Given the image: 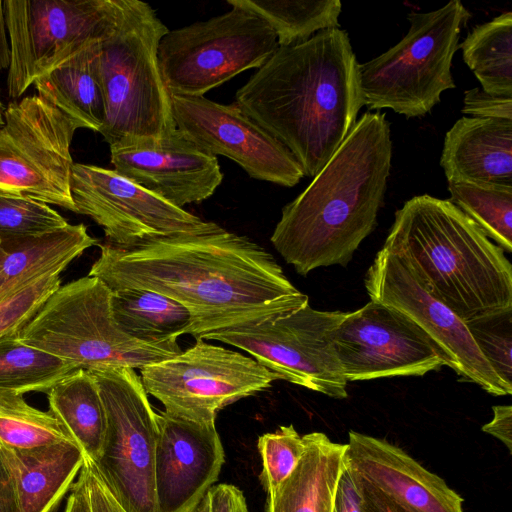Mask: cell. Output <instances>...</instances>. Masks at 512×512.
Here are the masks:
<instances>
[{"label":"cell","instance_id":"obj_1","mask_svg":"<svg viewBox=\"0 0 512 512\" xmlns=\"http://www.w3.org/2000/svg\"><path fill=\"white\" fill-rule=\"evenodd\" d=\"M89 276L112 291L142 289L181 303L196 340L255 325L309 303L272 254L214 222L133 247L99 245Z\"/></svg>","mask_w":512,"mask_h":512},{"label":"cell","instance_id":"obj_2","mask_svg":"<svg viewBox=\"0 0 512 512\" xmlns=\"http://www.w3.org/2000/svg\"><path fill=\"white\" fill-rule=\"evenodd\" d=\"M359 66L345 30H322L279 47L236 92L235 103L314 178L364 105Z\"/></svg>","mask_w":512,"mask_h":512},{"label":"cell","instance_id":"obj_3","mask_svg":"<svg viewBox=\"0 0 512 512\" xmlns=\"http://www.w3.org/2000/svg\"><path fill=\"white\" fill-rule=\"evenodd\" d=\"M391 160L386 114L367 111L308 187L283 207L270 241L299 275L347 266L377 226Z\"/></svg>","mask_w":512,"mask_h":512},{"label":"cell","instance_id":"obj_4","mask_svg":"<svg viewBox=\"0 0 512 512\" xmlns=\"http://www.w3.org/2000/svg\"><path fill=\"white\" fill-rule=\"evenodd\" d=\"M383 248L464 322L512 308V265L504 250L448 199L407 200Z\"/></svg>","mask_w":512,"mask_h":512},{"label":"cell","instance_id":"obj_5","mask_svg":"<svg viewBox=\"0 0 512 512\" xmlns=\"http://www.w3.org/2000/svg\"><path fill=\"white\" fill-rule=\"evenodd\" d=\"M167 32L148 3L123 0L116 28L100 42L105 117L99 133L109 146L157 143L175 132L171 94L158 60Z\"/></svg>","mask_w":512,"mask_h":512},{"label":"cell","instance_id":"obj_6","mask_svg":"<svg viewBox=\"0 0 512 512\" xmlns=\"http://www.w3.org/2000/svg\"><path fill=\"white\" fill-rule=\"evenodd\" d=\"M112 294L103 281L89 275L60 285L18 332V339L74 370H141L182 352L176 340L144 342L125 333L113 316Z\"/></svg>","mask_w":512,"mask_h":512},{"label":"cell","instance_id":"obj_7","mask_svg":"<svg viewBox=\"0 0 512 512\" xmlns=\"http://www.w3.org/2000/svg\"><path fill=\"white\" fill-rule=\"evenodd\" d=\"M470 18L459 0L426 13L407 15V34L383 54L360 64L364 105L422 117L456 87L451 65L462 28Z\"/></svg>","mask_w":512,"mask_h":512},{"label":"cell","instance_id":"obj_8","mask_svg":"<svg viewBox=\"0 0 512 512\" xmlns=\"http://www.w3.org/2000/svg\"><path fill=\"white\" fill-rule=\"evenodd\" d=\"M231 9L206 21L168 30L158 46L160 70L171 95L204 96L252 68L279 48L270 25L252 10Z\"/></svg>","mask_w":512,"mask_h":512},{"label":"cell","instance_id":"obj_9","mask_svg":"<svg viewBox=\"0 0 512 512\" xmlns=\"http://www.w3.org/2000/svg\"><path fill=\"white\" fill-rule=\"evenodd\" d=\"M123 0H5L11 60L7 90L20 97L34 81L112 34Z\"/></svg>","mask_w":512,"mask_h":512},{"label":"cell","instance_id":"obj_10","mask_svg":"<svg viewBox=\"0 0 512 512\" xmlns=\"http://www.w3.org/2000/svg\"><path fill=\"white\" fill-rule=\"evenodd\" d=\"M106 414V431L94 467L126 512H157L154 460L157 413L132 368L90 371Z\"/></svg>","mask_w":512,"mask_h":512},{"label":"cell","instance_id":"obj_11","mask_svg":"<svg viewBox=\"0 0 512 512\" xmlns=\"http://www.w3.org/2000/svg\"><path fill=\"white\" fill-rule=\"evenodd\" d=\"M78 125L39 94L11 102L0 126V194L77 213L70 147Z\"/></svg>","mask_w":512,"mask_h":512},{"label":"cell","instance_id":"obj_12","mask_svg":"<svg viewBox=\"0 0 512 512\" xmlns=\"http://www.w3.org/2000/svg\"><path fill=\"white\" fill-rule=\"evenodd\" d=\"M346 313L316 310L308 303L270 320L205 339L244 350L278 380L344 399L348 382L333 340Z\"/></svg>","mask_w":512,"mask_h":512},{"label":"cell","instance_id":"obj_13","mask_svg":"<svg viewBox=\"0 0 512 512\" xmlns=\"http://www.w3.org/2000/svg\"><path fill=\"white\" fill-rule=\"evenodd\" d=\"M140 371L145 391L164 405L165 412L198 422L215 421L224 407L278 380L252 357L203 339Z\"/></svg>","mask_w":512,"mask_h":512},{"label":"cell","instance_id":"obj_14","mask_svg":"<svg viewBox=\"0 0 512 512\" xmlns=\"http://www.w3.org/2000/svg\"><path fill=\"white\" fill-rule=\"evenodd\" d=\"M364 284L371 301L394 308L418 326L444 365L464 381L494 396L512 393L479 351L465 322L431 296L402 259L382 247L366 272Z\"/></svg>","mask_w":512,"mask_h":512},{"label":"cell","instance_id":"obj_15","mask_svg":"<svg viewBox=\"0 0 512 512\" xmlns=\"http://www.w3.org/2000/svg\"><path fill=\"white\" fill-rule=\"evenodd\" d=\"M70 190L77 213L90 217L108 243L120 247L197 232L209 224L114 169L74 163Z\"/></svg>","mask_w":512,"mask_h":512},{"label":"cell","instance_id":"obj_16","mask_svg":"<svg viewBox=\"0 0 512 512\" xmlns=\"http://www.w3.org/2000/svg\"><path fill=\"white\" fill-rule=\"evenodd\" d=\"M335 350L344 376L365 381L394 376H423L444 361L409 318L392 307L371 301L346 313L334 333Z\"/></svg>","mask_w":512,"mask_h":512},{"label":"cell","instance_id":"obj_17","mask_svg":"<svg viewBox=\"0 0 512 512\" xmlns=\"http://www.w3.org/2000/svg\"><path fill=\"white\" fill-rule=\"evenodd\" d=\"M176 129L203 151L236 162L251 178L293 187L305 176L293 154L237 103L171 95Z\"/></svg>","mask_w":512,"mask_h":512},{"label":"cell","instance_id":"obj_18","mask_svg":"<svg viewBox=\"0 0 512 512\" xmlns=\"http://www.w3.org/2000/svg\"><path fill=\"white\" fill-rule=\"evenodd\" d=\"M154 460L157 512H194L218 480L225 461L215 421L157 413Z\"/></svg>","mask_w":512,"mask_h":512},{"label":"cell","instance_id":"obj_19","mask_svg":"<svg viewBox=\"0 0 512 512\" xmlns=\"http://www.w3.org/2000/svg\"><path fill=\"white\" fill-rule=\"evenodd\" d=\"M110 155L116 172L179 208L208 199L223 180L217 157L177 129L157 143L110 146Z\"/></svg>","mask_w":512,"mask_h":512},{"label":"cell","instance_id":"obj_20","mask_svg":"<svg viewBox=\"0 0 512 512\" xmlns=\"http://www.w3.org/2000/svg\"><path fill=\"white\" fill-rule=\"evenodd\" d=\"M346 444L347 466L404 512H464L463 498L398 446L356 431Z\"/></svg>","mask_w":512,"mask_h":512},{"label":"cell","instance_id":"obj_21","mask_svg":"<svg viewBox=\"0 0 512 512\" xmlns=\"http://www.w3.org/2000/svg\"><path fill=\"white\" fill-rule=\"evenodd\" d=\"M440 165L448 183L512 187V120L461 117L445 135Z\"/></svg>","mask_w":512,"mask_h":512},{"label":"cell","instance_id":"obj_22","mask_svg":"<svg viewBox=\"0 0 512 512\" xmlns=\"http://www.w3.org/2000/svg\"><path fill=\"white\" fill-rule=\"evenodd\" d=\"M0 452L11 472L20 512H54L85 463L72 441L33 447H7Z\"/></svg>","mask_w":512,"mask_h":512},{"label":"cell","instance_id":"obj_23","mask_svg":"<svg viewBox=\"0 0 512 512\" xmlns=\"http://www.w3.org/2000/svg\"><path fill=\"white\" fill-rule=\"evenodd\" d=\"M97 244L84 224H68L39 236L0 240V302L42 277L61 274Z\"/></svg>","mask_w":512,"mask_h":512},{"label":"cell","instance_id":"obj_24","mask_svg":"<svg viewBox=\"0 0 512 512\" xmlns=\"http://www.w3.org/2000/svg\"><path fill=\"white\" fill-rule=\"evenodd\" d=\"M306 449L291 474L267 497V512H333L347 444L322 432L305 434Z\"/></svg>","mask_w":512,"mask_h":512},{"label":"cell","instance_id":"obj_25","mask_svg":"<svg viewBox=\"0 0 512 512\" xmlns=\"http://www.w3.org/2000/svg\"><path fill=\"white\" fill-rule=\"evenodd\" d=\"M100 42L81 49L34 85L38 94L72 119L79 128L100 132L105 107L98 72Z\"/></svg>","mask_w":512,"mask_h":512},{"label":"cell","instance_id":"obj_26","mask_svg":"<svg viewBox=\"0 0 512 512\" xmlns=\"http://www.w3.org/2000/svg\"><path fill=\"white\" fill-rule=\"evenodd\" d=\"M49 412L86 460L95 462L101 452L106 431L103 401L92 373L71 371L47 392Z\"/></svg>","mask_w":512,"mask_h":512},{"label":"cell","instance_id":"obj_27","mask_svg":"<svg viewBox=\"0 0 512 512\" xmlns=\"http://www.w3.org/2000/svg\"><path fill=\"white\" fill-rule=\"evenodd\" d=\"M112 292L115 321L135 339L144 342L177 340L191 325L189 311L163 294L142 289Z\"/></svg>","mask_w":512,"mask_h":512},{"label":"cell","instance_id":"obj_28","mask_svg":"<svg viewBox=\"0 0 512 512\" xmlns=\"http://www.w3.org/2000/svg\"><path fill=\"white\" fill-rule=\"evenodd\" d=\"M458 48L483 91L512 97V12L474 26Z\"/></svg>","mask_w":512,"mask_h":512},{"label":"cell","instance_id":"obj_29","mask_svg":"<svg viewBox=\"0 0 512 512\" xmlns=\"http://www.w3.org/2000/svg\"><path fill=\"white\" fill-rule=\"evenodd\" d=\"M244 6L273 29L279 47L298 45L316 33L339 28L342 4L339 0H231Z\"/></svg>","mask_w":512,"mask_h":512},{"label":"cell","instance_id":"obj_30","mask_svg":"<svg viewBox=\"0 0 512 512\" xmlns=\"http://www.w3.org/2000/svg\"><path fill=\"white\" fill-rule=\"evenodd\" d=\"M74 369L65 361L18 339H0V390L18 394L45 392Z\"/></svg>","mask_w":512,"mask_h":512},{"label":"cell","instance_id":"obj_31","mask_svg":"<svg viewBox=\"0 0 512 512\" xmlns=\"http://www.w3.org/2000/svg\"><path fill=\"white\" fill-rule=\"evenodd\" d=\"M448 199L504 252H512V187L449 182Z\"/></svg>","mask_w":512,"mask_h":512},{"label":"cell","instance_id":"obj_32","mask_svg":"<svg viewBox=\"0 0 512 512\" xmlns=\"http://www.w3.org/2000/svg\"><path fill=\"white\" fill-rule=\"evenodd\" d=\"M59 441L72 440L49 411L29 405L21 394L0 390V445L24 448Z\"/></svg>","mask_w":512,"mask_h":512},{"label":"cell","instance_id":"obj_33","mask_svg":"<svg viewBox=\"0 0 512 512\" xmlns=\"http://www.w3.org/2000/svg\"><path fill=\"white\" fill-rule=\"evenodd\" d=\"M68 224L47 203L29 197L0 194V240L39 236Z\"/></svg>","mask_w":512,"mask_h":512},{"label":"cell","instance_id":"obj_34","mask_svg":"<svg viewBox=\"0 0 512 512\" xmlns=\"http://www.w3.org/2000/svg\"><path fill=\"white\" fill-rule=\"evenodd\" d=\"M465 324L491 368L512 388V308L471 319Z\"/></svg>","mask_w":512,"mask_h":512},{"label":"cell","instance_id":"obj_35","mask_svg":"<svg viewBox=\"0 0 512 512\" xmlns=\"http://www.w3.org/2000/svg\"><path fill=\"white\" fill-rule=\"evenodd\" d=\"M262 458L260 481L271 494L294 470L306 449L305 436H300L293 425L280 426L276 431L258 438Z\"/></svg>","mask_w":512,"mask_h":512},{"label":"cell","instance_id":"obj_36","mask_svg":"<svg viewBox=\"0 0 512 512\" xmlns=\"http://www.w3.org/2000/svg\"><path fill=\"white\" fill-rule=\"evenodd\" d=\"M61 274L42 277L0 302V339L18 333L61 285Z\"/></svg>","mask_w":512,"mask_h":512},{"label":"cell","instance_id":"obj_37","mask_svg":"<svg viewBox=\"0 0 512 512\" xmlns=\"http://www.w3.org/2000/svg\"><path fill=\"white\" fill-rule=\"evenodd\" d=\"M462 113L474 118L512 120V97L472 88L464 92Z\"/></svg>","mask_w":512,"mask_h":512},{"label":"cell","instance_id":"obj_38","mask_svg":"<svg viewBox=\"0 0 512 512\" xmlns=\"http://www.w3.org/2000/svg\"><path fill=\"white\" fill-rule=\"evenodd\" d=\"M194 512H249L243 492L232 484L213 485Z\"/></svg>","mask_w":512,"mask_h":512},{"label":"cell","instance_id":"obj_39","mask_svg":"<svg viewBox=\"0 0 512 512\" xmlns=\"http://www.w3.org/2000/svg\"><path fill=\"white\" fill-rule=\"evenodd\" d=\"M80 475L85 482L91 512H126L101 480L91 461L85 460Z\"/></svg>","mask_w":512,"mask_h":512},{"label":"cell","instance_id":"obj_40","mask_svg":"<svg viewBox=\"0 0 512 512\" xmlns=\"http://www.w3.org/2000/svg\"><path fill=\"white\" fill-rule=\"evenodd\" d=\"M333 512H362V496L356 475L347 466L338 481Z\"/></svg>","mask_w":512,"mask_h":512},{"label":"cell","instance_id":"obj_41","mask_svg":"<svg viewBox=\"0 0 512 512\" xmlns=\"http://www.w3.org/2000/svg\"><path fill=\"white\" fill-rule=\"evenodd\" d=\"M493 419L482 427V431L500 440L511 453L512 448V406L492 407Z\"/></svg>","mask_w":512,"mask_h":512},{"label":"cell","instance_id":"obj_42","mask_svg":"<svg viewBox=\"0 0 512 512\" xmlns=\"http://www.w3.org/2000/svg\"><path fill=\"white\" fill-rule=\"evenodd\" d=\"M0 512H20L11 472L0 452Z\"/></svg>","mask_w":512,"mask_h":512},{"label":"cell","instance_id":"obj_43","mask_svg":"<svg viewBox=\"0 0 512 512\" xmlns=\"http://www.w3.org/2000/svg\"><path fill=\"white\" fill-rule=\"evenodd\" d=\"M357 480L362 496V512H404L401 508L394 505L392 502L387 500L381 494L364 483L360 478L357 477Z\"/></svg>","mask_w":512,"mask_h":512},{"label":"cell","instance_id":"obj_44","mask_svg":"<svg viewBox=\"0 0 512 512\" xmlns=\"http://www.w3.org/2000/svg\"><path fill=\"white\" fill-rule=\"evenodd\" d=\"M64 512H91L85 482L80 474L71 488Z\"/></svg>","mask_w":512,"mask_h":512},{"label":"cell","instance_id":"obj_45","mask_svg":"<svg viewBox=\"0 0 512 512\" xmlns=\"http://www.w3.org/2000/svg\"><path fill=\"white\" fill-rule=\"evenodd\" d=\"M11 60L10 45L6 35V22L3 10V1L0 0V71L9 68Z\"/></svg>","mask_w":512,"mask_h":512},{"label":"cell","instance_id":"obj_46","mask_svg":"<svg viewBox=\"0 0 512 512\" xmlns=\"http://www.w3.org/2000/svg\"><path fill=\"white\" fill-rule=\"evenodd\" d=\"M3 124V108L2 103L0 101V126Z\"/></svg>","mask_w":512,"mask_h":512}]
</instances>
